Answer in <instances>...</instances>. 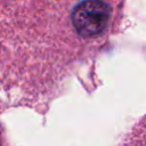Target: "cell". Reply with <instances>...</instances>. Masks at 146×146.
Listing matches in <instances>:
<instances>
[{
  "label": "cell",
  "instance_id": "cell-1",
  "mask_svg": "<svg viewBox=\"0 0 146 146\" xmlns=\"http://www.w3.org/2000/svg\"><path fill=\"white\" fill-rule=\"evenodd\" d=\"M112 18V7L107 0H80L74 5L72 22L81 41L100 36Z\"/></svg>",
  "mask_w": 146,
  "mask_h": 146
}]
</instances>
